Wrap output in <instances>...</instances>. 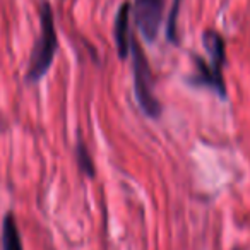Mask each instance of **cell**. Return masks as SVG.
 Masks as SVG:
<instances>
[{"label": "cell", "mask_w": 250, "mask_h": 250, "mask_svg": "<svg viewBox=\"0 0 250 250\" xmlns=\"http://www.w3.org/2000/svg\"><path fill=\"white\" fill-rule=\"evenodd\" d=\"M40 38L36 40L35 48L29 57V65L26 70V81L28 83H38L43 79L48 69L52 67L53 57L57 52V29H55V18H53L52 5L48 2H43L40 9Z\"/></svg>", "instance_id": "6da1fadb"}, {"label": "cell", "mask_w": 250, "mask_h": 250, "mask_svg": "<svg viewBox=\"0 0 250 250\" xmlns=\"http://www.w3.org/2000/svg\"><path fill=\"white\" fill-rule=\"evenodd\" d=\"M202 43L206 46V52L209 55V62L204 59H195L197 74L195 79H192L194 84L208 86L214 89L219 96H226L225 81H223V65H225L226 53H225V40L216 31H206L202 36Z\"/></svg>", "instance_id": "7a4b0ae2"}, {"label": "cell", "mask_w": 250, "mask_h": 250, "mask_svg": "<svg viewBox=\"0 0 250 250\" xmlns=\"http://www.w3.org/2000/svg\"><path fill=\"white\" fill-rule=\"evenodd\" d=\"M130 52H132V67H134V93L141 110L146 117L158 118L161 113V104L156 100L153 91V76H151L149 62L141 48L136 38L130 40Z\"/></svg>", "instance_id": "3957f363"}, {"label": "cell", "mask_w": 250, "mask_h": 250, "mask_svg": "<svg viewBox=\"0 0 250 250\" xmlns=\"http://www.w3.org/2000/svg\"><path fill=\"white\" fill-rule=\"evenodd\" d=\"M165 0H136L134 2V19L147 42H154L163 21Z\"/></svg>", "instance_id": "277c9868"}, {"label": "cell", "mask_w": 250, "mask_h": 250, "mask_svg": "<svg viewBox=\"0 0 250 250\" xmlns=\"http://www.w3.org/2000/svg\"><path fill=\"white\" fill-rule=\"evenodd\" d=\"M129 16H130V4L124 2L120 5L115 18V43H117V52L120 59H125L130 52V36H129Z\"/></svg>", "instance_id": "5b68a950"}, {"label": "cell", "mask_w": 250, "mask_h": 250, "mask_svg": "<svg viewBox=\"0 0 250 250\" xmlns=\"http://www.w3.org/2000/svg\"><path fill=\"white\" fill-rule=\"evenodd\" d=\"M2 247H4V250H22L21 235H19L14 214H7L4 219V226H2Z\"/></svg>", "instance_id": "8992f818"}, {"label": "cell", "mask_w": 250, "mask_h": 250, "mask_svg": "<svg viewBox=\"0 0 250 250\" xmlns=\"http://www.w3.org/2000/svg\"><path fill=\"white\" fill-rule=\"evenodd\" d=\"M180 2L182 0H173L167 21V38L173 43L177 42V19H178V11H180Z\"/></svg>", "instance_id": "52a82bcc"}, {"label": "cell", "mask_w": 250, "mask_h": 250, "mask_svg": "<svg viewBox=\"0 0 250 250\" xmlns=\"http://www.w3.org/2000/svg\"><path fill=\"white\" fill-rule=\"evenodd\" d=\"M79 165H81V170H83L84 173L89 175V177H93V175H94L93 163H91V160H89V156H87L84 146H79Z\"/></svg>", "instance_id": "ba28073f"}]
</instances>
